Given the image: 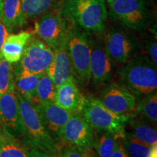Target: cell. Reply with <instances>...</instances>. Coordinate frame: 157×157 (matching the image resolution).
<instances>
[{
	"instance_id": "obj_1",
	"label": "cell",
	"mask_w": 157,
	"mask_h": 157,
	"mask_svg": "<svg viewBox=\"0 0 157 157\" xmlns=\"http://www.w3.org/2000/svg\"><path fill=\"white\" fill-rule=\"evenodd\" d=\"M60 11L71 23L101 34L106 29L108 9L103 0H64Z\"/></svg>"
},
{
	"instance_id": "obj_32",
	"label": "cell",
	"mask_w": 157,
	"mask_h": 157,
	"mask_svg": "<svg viewBox=\"0 0 157 157\" xmlns=\"http://www.w3.org/2000/svg\"><path fill=\"white\" fill-rule=\"evenodd\" d=\"M10 33L6 29L5 26L3 23L0 21V59L2 58V49L4 42H5L6 38L8 36Z\"/></svg>"
},
{
	"instance_id": "obj_25",
	"label": "cell",
	"mask_w": 157,
	"mask_h": 157,
	"mask_svg": "<svg viewBox=\"0 0 157 157\" xmlns=\"http://www.w3.org/2000/svg\"><path fill=\"white\" fill-rule=\"evenodd\" d=\"M57 88L46 72L42 74L37 84L35 101L33 104L42 102L56 103Z\"/></svg>"
},
{
	"instance_id": "obj_36",
	"label": "cell",
	"mask_w": 157,
	"mask_h": 157,
	"mask_svg": "<svg viewBox=\"0 0 157 157\" xmlns=\"http://www.w3.org/2000/svg\"><path fill=\"white\" fill-rule=\"evenodd\" d=\"M0 157H1V156H0Z\"/></svg>"
},
{
	"instance_id": "obj_22",
	"label": "cell",
	"mask_w": 157,
	"mask_h": 157,
	"mask_svg": "<svg viewBox=\"0 0 157 157\" xmlns=\"http://www.w3.org/2000/svg\"><path fill=\"white\" fill-rule=\"evenodd\" d=\"M42 74H15V90L34 103L39 80Z\"/></svg>"
},
{
	"instance_id": "obj_20",
	"label": "cell",
	"mask_w": 157,
	"mask_h": 157,
	"mask_svg": "<svg viewBox=\"0 0 157 157\" xmlns=\"http://www.w3.org/2000/svg\"><path fill=\"white\" fill-rule=\"evenodd\" d=\"M27 19H36L43 14L60 9L64 0H21Z\"/></svg>"
},
{
	"instance_id": "obj_7",
	"label": "cell",
	"mask_w": 157,
	"mask_h": 157,
	"mask_svg": "<svg viewBox=\"0 0 157 157\" xmlns=\"http://www.w3.org/2000/svg\"><path fill=\"white\" fill-rule=\"evenodd\" d=\"M126 27L112 26L104 31L103 42L110 58L118 63H124L136 54L143 44Z\"/></svg>"
},
{
	"instance_id": "obj_29",
	"label": "cell",
	"mask_w": 157,
	"mask_h": 157,
	"mask_svg": "<svg viewBox=\"0 0 157 157\" xmlns=\"http://www.w3.org/2000/svg\"><path fill=\"white\" fill-rule=\"evenodd\" d=\"M57 157H86V156L85 154L76 147L66 145L62 148H59Z\"/></svg>"
},
{
	"instance_id": "obj_18",
	"label": "cell",
	"mask_w": 157,
	"mask_h": 157,
	"mask_svg": "<svg viewBox=\"0 0 157 157\" xmlns=\"http://www.w3.org/2000/svg\"><path fill=\"white\" fill-rule=\"evenodd\" d=\"M32 36V33L29 31L9 34L2 49V58L10 63L18 62L21 60L25 45Z\"/></svg>"
},
{
	"instance_id": "obj_35",
	"label": "cell",
	"mask_w": 157,
	"mask_h": 157,
	"mask_svg": "<svg viewBox=\"0 0 157 157\" xmlns=\"http://www.w3.org/2000/svg\"><path fill=\"white\" fill-rule=\"evenodd\" d=\"M2 2L3 0H0V9H1V6H2Z\"/></svg>"
},
{
	"instance_id": "obj_34",
	"label": "cell",
	"mask_w": 157,
	"mask_h": 157,
	"mask_svg": "<svg viewBox=\"0 0 157 157\" xmlns=\"http://www.w3.org/2000/svg\"><path fill=\"white\" fill-rule=\"evenodd\" d=\"M103 1L105 2L106 4H109V3L112 2L114 1V0H103Z\"/></svg>"
},
{
	"instance_id": "obj_27",
	"label": "cell",
	"mask_w": 157,
	"mask_h": 157,
	"mask_svg": "<svg viewBox=\"0 0 157 157\" xmlns=\"http://www.w3.org/2000/svg\"><path fill=\"white\" fill-rule=\"evenodd\" d=\"M15 82L12 63L3 58L0 59V96L7 91Z\"/></svg>"
},
{
	"instance_id": "obj_13",
	"label": "cell",
	"mask_w": 157,
	"mask_h": 157,
	"mask_svg": "<svg viewBox=\"0 0 157 157\" xmlns=\"http://www.w3.org/2000/svg\"><path fill=\"white\" fill-rule=\"evenodd\" d=\"M90 78L95 84L109 82L112 74V60L108 54L103 39H93L90 63Z\"/></svg>"
},
{
	"instance_id": "obj_8",
	"label": "cell",
	"mask_w": 157,
	"mask_h": 157,
	"mask_svg": "<svg viewBox=\"0 0 157 157\" xmlns=\"http://www.w3.org/2000/svg\"><path fill=\"white\" fill-rule=\"evenodd\" d=\"M71 24L58 9L37 17L34 34L55 50L66 40Z\"/></svg>"
},
{
	"instance_id": "obj_19",
	"label": "cell",
	"mask_w": 157,
	"mask_h": 157,
	"mask_svg": "<svg viewBox=\"0 0 157 157\" xmlns=\"http://www.w3.org/2000/svg\"><path fill=\"white\" fill-rule=\"evenodd\" d=\"M127 122L128 123L131 132L125 131L124 132L148 146L157 145L156 129L151 126L148 121L137 119L136 117L132 115L127 119Z\"/></svg>"
},
{
	"instance_id": "obj_2",
	"label": "cell",
	"mask_w": 157,
	"mask_h": 157,
	"mask_svg": "<svg viewBox=\"0 0 157 157\" xmlns=\"http://www.w3.org/2000/svg\"><path fill=\"white\" fill-rule=\"evenodd\" d=\"M119 72L122 85L135 96H147L156 92L157 71L146 55L131 57Z\"/></svg>"
},
{
	"instance_id": "obj_12",
	"label": "cell",
	"mask_w": 157,
	"mask_h": 157,
	"mask_svg": "<svg viewBox=\"0 0 157 157\" xmlns=\"http://www.w3.org/2000/svg\"><path fill=\"white\" fill-rule=\"evenodd\" d=\"M99 100L110 111L126 117L132 116L137 105L136 96L122 84L115 83L105 89Z\"/></svg>"
},
{
	"instance_id": "obj_6",
	"label": "cell",
	"mask_w": 157,
	"mask_h": 157,
	"mask_svg": "<svg viewBox=\"0 0 157 157\" xmlns=\"http://www.w3.org/2000/svg\"><path fill=\"white\" fill-rule=\"evenodd\" d=\"M80 113L93 129L112 132L121 137L124 135L125 124L129 118L116 114L99 99L93 97L84 98Z\"/></svg>"
},
{
	"instance_id": "obj_11",
	"label": "cell",
	"mask_w": 157,
	"mask_h": 157,
	"mask_svg": "<svg viewBox=\"0 0 157 157\" xmlns=\"http://www.w3.org/2000/svg\"><path fill=\"white\" fill-rule=\"evenodd\" d=\"M0 124L10 136L18 140L25 135V129L15 95V82L0 96Z\"/></svg>"
},
{
	"instance_id": "obj_15",
	"label": "cell",
	"mask_w": 157,
	"mask_h": 157,
	"mask_svg": "<svg viewBox=\"0 0 157 157\" xmlns=\"http://www.w3.org/2000/svg\"><path fill=\"white\" fill-rule=\"evenodd\" d=\"M66 41L62 43L54 51V57L46 73L49 76L56 88L60 87L71 75H73L71 64L68 56Z\"/></svg>"
},
{
	"instance_id": "obj_5",
	"label": "cell",
	"mask_w": 157,
	"mask_h": 157,
	"mask_svg": "<svg viewBox=\"0 0 157 157\" xmlns=\"http://www.w3.org/2000/svg\"><path fill=\"white\" fill-rule=\"evenodd\" d=\"M108 5L110 18L131 30L143 31L154 23V14L148 0H114Z\"/></svg>"
},
{
	"instance_id": "obj_10",
	"label": "cell",
	"mask_w": 157,
	"mask_h": 157,
	"mask_svg": "<svg viewBox=\"0 0 157 157\" xmlns=\"http://www.w3.org/2000/svg\"><path fill=\"white\" fill-rule=\"evenodd\" d=\"M58 136L66 145L76 147L84 154L93 149V129L80 112L71 113Z\"/></svg>"
},
{
	"instance_id": "obj_23",
	"label": "cell",
	"mask_w": 157,
	"mask_h": 157,
	"mask_svg": "<svg viewBox=\"0 0 157 157\" xmlns=\"http://www.w3.org/2000/svg\"><path fill=\"white\" fill-rule=\"evenodd\" d=\"M0 156L1 157H28L25 147L17 139L7 135L0 127Z\"/></svg>"
},
{
	"instance_id": "obj_17",
	"label": "cell",
	"mask_w": 157,
	"mask_h": 157,
	"mask_svg": "<svg viewBox=\"0 0 157 157\" xmlns=\"http://www.w3.org/2000/svg\"><path fill=\"white\" fill-rule=\"evenodd\" d=\"M0 21L9 33L26 25L27 18L21 0H3L0 9Z\"/></svg>"
},
{
	"instance_id": "obj_4",
	"label": "cell",
	"mask_w": 157,
	"mask_h": 157,
	"mask_svg": "<svg viewBox=\"0 0 157 157\" xmlns=\"http://www.w3.org/2000/svg\"><path fill=\"white\" fill-rule=\"evenodd\" d=\"M93 37L91 33L72 23L66 41V48L76 81L85 84L90 78V63Z\"/></svg>"
},
{
	"instance_id": "obj_14",
	"label": "cell",
	"mask_w": 157,
	"mask_h": 157,
	"mask_svg": "<svg viewBox=\"0 0 157 157\" xmlns=\"http://www.w3.org/2000/svg\"><path fill=\"white\" fill-rule=\"evenodd\" d=\"M34 105L48 132L57 135L72 113L52 102L37 103Z\"/></svg>"
},
{
	"instance_id": "obj_33",
	"label": "cell",
	"mask_w": 157,
	"mask_h": 157,
	"mask_svg": "<svg viewBox=\"0 0 157 157\" xmlns=\"http://www.w3.org/2000/svg\"><path fill=\"white\" fill-rule=\"evenodd\" d=\"M85 156L86 157H99L95 152L93 151V149H90V150L87 151L85 153Z\"/></svg>"
},
{
	"instance_id": "obj_28",
	"label": "cell",
	"mask_w": 157,
	"mask_h": 157,
	"mask_svg": "<svg viewBox=\"0 0 157 157\" xmlns=\"http://www.w3.org/2000/svg\"><path fill=\"white\" fill-rule=\"evenodd\" d=\"M143 48L146 52V56L155 65L157 64V42L156 36L147 34L143 39Z\"/></svg>"
},
{
	"instance_id": "obj_24",
	"label": "cell",
	"mask_w": 157,
	"mask_h": 157,
	"mask_svg": "<svg viewBox=\"0 0 157 157\" xmlns=\"http://www.w3.org/2000/svg\"><path fill=\"white\" fill-rule=\"evenodd\" d=\"M135 112L143 120L156 124L157 121V95L156 93L145 96L135 107Z\"/></svg>"
},
{
	"instance_id": "obj_21",
	"label": "cell",
	"mask_w": 157,
	"mask_h": 157,
	"mask_svg": "<svg viewBox=\"0 0 157 157\" xmlns=\"http://www.w3.org/2000/svg\"><path fill=\"white\" fill-rule=\"evenodd\" d=\"M121 143L129 157H157V145L148 146L126 132Z\"/></svg>"
},
{
	"instance_id": "obj_31",
	"label": "cell",
	"mask_w": 157,
	"mask_h": 157,
	"mask_svg": "<svg viewBox=\"0 0 157 157\" xmlns=\"http://www.w3.org/2000/svg\"><path fill=\"white\" fill-rule=\"evenodd\" d=\"M28 157H53L48 153L31 146H24Z\"/></svg>"
},
{
	"instance_id": "obj_3",
	"label": "cell",
	"mask_w": 157,
	"mask_h": 157,
	"mask_svg": "<svg viewBox=\"0 0 157 157\" xmlns=\"http://www.w3.org/2000/svg\"><path fill=\"white\" fill-rule=\"evenodd\" d=\"M15 95L25 129V146L34 147L57 157L59 151L58 145L44 126L34 104L16 90Z\"/></svg>"
},
{
	"instance_id": "obj_9",
	"label": "cell",
	"mask_w": 157,
	"mask_h": 157,
	"mask_svg": "<svg viewBox=\"0 0 157 157\" xmlns=\"http://www.w3.org/2000/svg\"><path fill=\"white\" fill-rule=\"evenodd\" d=\"M54 57V51L48 44L31 36L15 69V74H42L46 72Z\"/></svg>"
},
{
	"instance_id": "obj_30",
	"label": "cell",
	"mask_w": 157,
	"mask_h": 157,
	"mask_svg": "<svg viewBox=\"0 0 157 157\" xmlns=\"http://www.w3.org/2000/svg\"><path fill=\"white\" fill-rule=\"evenodd\" d=\"M111 157H129L122 146L121 137H117V140H116L114 149H113Z\"/></svg>"
},
{
	"instance_id": "obj_26",
	"label": "cell",
	"mask_w": 157,
	"mask_h": 157,
	"mask_svg": "<svg viewBox=\"0 0 157 157\" xmlns=\"http://www.w3.org/2000/svg\"><path fill=\"white\" fill-rule=\"evenodd\" d=\"M99 132L101 133L97 137H94L93 148H95L96 154L99 157H111L114 149L116 140L119 136L110 132Z\"/></svg>"
},
{
	"instance_id": "obj_16",
	"label": "cell",
	"mask_w": 157,
	"mask_h": 157,
	"mask_svg": "<svg viewBox=\"0 0 157 157\" xmlns=\"http://www.w3.org/2000/svg\"><path fill=\"white\" fill-rule=\"evenodd\" d=\"M84 97L80 93L73 75L57 88L56 103L70 112H80Z\"/></svg>"
}]
</instances>
